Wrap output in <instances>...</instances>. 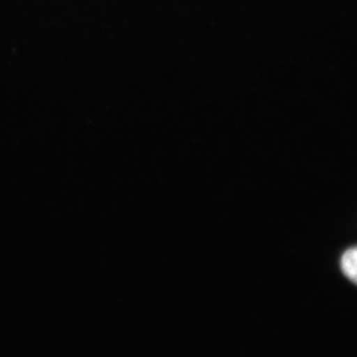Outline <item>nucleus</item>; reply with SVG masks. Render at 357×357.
Masks as SVG:
<instances>
[{"instance_id":"f257e3e1","label":"nucleus","mask_w":357,"mask_h":357,"mask_svg":"<svg viewBox=\"0 0 357 357\" xmlns=\"http://www.w3.org/2000/svg\"><path fill=\"white\" fill-rule=\"evenodd\" d=\"M341 270L348 279H351L353 282H356L357 252L355 248L344 252L341 259Z\"/></svg>"}]
</instances>
